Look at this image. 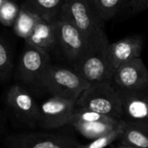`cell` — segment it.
<instances>
[{
	"mask_svg": "<svg viewBox=\"0 0 148 148\" xmlns=\"http://www.w3.org/2000/svg\"><path fill=\"white\" fill-rule=\"evenodd\" d=\"M60 12L82 33L92 50L105 49L110 44L104 31V21L95 12L92 0H64Z\"/></svg>",
	"mask_w": 148,
	"mask_h": 148,
	"instance_id": "cell-1",
	"label": "cell"
},
{
	"mask_svg": "<svg viewBox=\"0 0 148 148\" xmlns=\"http://www.w3.org/2000/svg\"><path fill=\"white\" fill-rule=\"evenodd\" d=\"M91 83L72 69L49 64L40 79L38 87L51 96L77 100Z\"/></svg>",
	"mask_w": 148,
	"mask_h": 148,
	"instance_id": "cell-2",
	"label": "cell"
},
{
	"mask_svg": "<svg viewBox=\"0 0 148 148\" xmlns=\"http://www.w3.org/2000/svg\"><path fill=\"white\" fill-rule=\"evenodd\" d=\"M76 106L88 108L117 119H122V106L112 79L91 83L76 100Z\"/></svg>",
	"mask_w": 148,
	"mask_h": 148,
	"instance_id": "cell-3",
	"label": "cell"
},
{
	"mask_svg": "<svg viewBox=\"0 0 148 148\" xmlns=\"http://www.w3.org/2000/svg\"><path fill=\"white\" fill-rule=\"evenodd\" d=\"M5 145L6 148H77L79 142L72 133L31 132L10 134Z\"/></svg>",
	"mask_w": 148,
	"mask_h": 148,
	"instance_id": "cell-4",
	"label": "cell"
},
{
	"mask_svg": "<svg viewBox=\"0 0 148 148\" xmlns=\"http://www.w3.org/2000/svg\"><path fill=\"white\" fill-rule=\"evenodd\" d=\"M52 23L56 35V46L60 48L64 56L71 64L92 50L86 38L65 15L60 12Z\"/></svg>",
	"mask_w": 148,
	"mask_h": 148,
	"instance_id": "cell-5",
	"label": "cell"
},
{
	"mask_svg": "<svg viewBox=\"0 0 148 148\" xmlns=\"http://www.w3.org/2000/svg\"><path fill=\"white\" fill-rule=\"evenodd\" d=\"M107 47L88 51L72 64L73 69L90 83L112 79L115 68L108 57Z\"/></svg>",
	"mask_w": 148,
	"mask_h": 148,
	"instance_id": "cell-6",
	"label": "cell"
},
{
	"mask_svg": "<svg viewBox=\"0 0 148 148\" xmlns=\"http://www.w3.org/2000/svg\"><path fill=\"white\" fill-rule=\"evenodd\" d=\"M76 101L51 96L39 106L38 125L45 130H57L71 125Z\"/></svg>",
	"mask_w": 148,
	"mask_h": 148,
	"instance_id": "cell-7",
	"label": "cell"
},
{
	"mask_svg": "<svg viewBox=\"0 0 148 148\" xmlns=\"http://www.w3.org/2000/svg\"><path fill=\"white\" fill-rule=\"evenodd\" d=\"M49 64L50 57L46 51L26 44L18 64L19 79L28 86L38 87Z\"/></svg>",
	"mask_w": 148,
	"mask_h": 148,
	"instance_id": "cell-8",
	"label": "cell"
},
{
	"mask_svg": "<svg viewBox=\"0 0 148 148\" xmlns=\"http://www.w3.org/2000/svg\"><path fill=\"white\" fill-rule=\"evenodd\" d=\"M6 105L23 123L31 127L38 125L39 106L32 94L19 85L12 86L6 95Z\"/></svg>",
	"mask_w": 148,
	"mask_h": 148,
	"instance_id": "cell-9",
	"label": "cell"
},
{
	"mask_svg": "<svg viewBox=\"0 0 148 148\" xmlns=\"http://www.w3.org/2000/svg\"><path fill=\"white\" fill-rule=\"evenodd\" d=\"M116 87L122 106V119L148 126V88L130 90Z\"/></svg>",
	"mask_w": 148,
	"mask_h": 148,
	"instance_id": "cell-10",
	"label": "cell"
},
{
	"mask_svg": "<svg viewBox=\"0 0 148 148\" xmlns=\"http://www.w3.org/2000/svg\"><path fill=\"white\" fill-rule=\"evenodd\" d=\"M112 80L116 86L123 89H147L148 69L141 58H135L116 68Z\"/></svg>",
	"mask_w": 148,
	"mask_h": 148,
	"instance_id": "cell-11",
	"label": "cell"
},
{
	"mask_svg": "<svg viewBox=\"0 0 148 148\" xmlns=\"http://www.w3.org/2000/svg\"><path fill=\"white\" fill-rule=\"evenodd\" d=\"M143 45V38L140 35H131L117 42L110 43L107 54L115 70L125 62L140 58Z\"/></svg>",
	"mask_w": 148,
	"mask_h": 148,
	"instance_id": "cell-12",
	"label": "cell"
},
{
	"mask_svg": "<svg viewBox=\"0 0 148 148\" xmlns=\"http://www.w3.org/2000/svg\"><path fill=\"white\" fill-rule=\"evenodd\" d=\"M25 43L46 51L54 48L56 46V35L52 21L50 22L39 18Z\"/></svg>",
	"mask_w": 148,
	"mask_h": 148,
	"instance_id": "cell-13",
	"label": "cell"
},
{
	"mask_svg": "<svg viewBox=\"0 0 148 148\" xmlns=\"http://www.w3.org/2000/svg\"><path fill=\"white\" fill-rule=\"evenodd\" d=\"M64 3V0H25L21 7L51 22L58 16Z\"/></svg>",
	"mask_w": 148,
	"mask_h": 148,
	"instance_id": "cell-14",
	"label": "cell"
},
{
	"mask_svg": "<svg viewBox=\"0 0 148 148\" xmlns=\"http://www.w3.org/2000/svg\"><path fill=\"white\" fill-rule=\"evenodd\" d=\"M119 143L136 148H148V126L125 121Z\"/></svg>",
	"mask_w": 148,
	"mask_h": 148,
	"instance_id": "cell-15",
	"label": "cell"
},
{
	"mask_svg": "<svg viewBox=\"0 0 148 148\" xmlns=\"http://www.w3.org/2000/svg\"><path fill=\"white\" fill-rule=\"evenodd\" d=\"M121 121L122 119L110 122H73L71 125L83 137L92 140L115 130L120 125Z\"/></svg>",
	"mask_w": 148,
	"mask_h": 148,
	"instance_id": "cell-16",
	"label": "cell"
},
{
	"mask_svg": "<svg viewBox=\"0 0 148 148\" xmlns=\"http://www.w3.org/2000/svg\"><path fill=\"white\" fill-rule=\"evenodd\" d=\"M38 19L39 17L38 15L25 8L20 7L18 15L12 27L18 37L26 40L32 32Z\"/></svg>",
	"mask_w": 148,
	"mask_h": 148,
	"instance_id": "cell-17",
	"label": "cell"
},
{
	"mask_svg": "<svg viewBox=\"0 0 148 148\" xmlns=\"http://www.w3.org/2000/svg\"><path fill=\"white\" fill-rule=\"evenodd\" d=\"M126 0H92L98 16L105 22L115 17L125 7Z\"/></svg>",
	"mask_w": 148,
	"mask_h": 148,
	"instance_id": "cell-18",
	"label": "cell"
},
{
	"mask_svg": "<svg viewBox=\"0 0 148 148\" xmlns=\"http://www.w3.org/2000/svg\"><path fill=\"white\" fill-rule=\"evenodd\" d=\"M124 128H125V120L122 119L120 125L115 130L112 131L111 132L106 135L92 139L88 144H85V145L79 144L77 146V148H106V146L110 145L114 141L119 139V138L120 137V135L124 131Z\"/></svg>",
	"mask_w": 148,
	"mask_h": 148,
	"instance_id": "cell-19",
	"label": "cell"
},
{
	"mask_svg": "<svg viewBox=\"0 0 148 148\" xmlns=\"http://www.w3.org/2000/svg\"><path fill=\"white\" fill-rule=\"evenodd\" d=\"M115 120H118V119L112 118L110 116H107V115L101 114L99 112L90 110L88 108L76 106V108L74 110L71 124L73 122H99V121L110 122V121H115Z\"/></svg>",
	"mask_w": 148,
	"mask_h": 148,
	"instance_id": "cell-20",
	"label": "cell"
},
{
	"mask_svg": "<svg viewBox=\"0 0 148 148\" xmlns=\"http://www.w3.org/2000/svg\"><path fill=\"white\" fill-rule=\"evenodd\" d=\"M13 63L11 50L7 43L0 38V79L5 80L11 77Z\"/></svg>",
	"mask_w": 148,
	"mask_h": 148,
	"instance_id": "cell-21",
	"label": "cell"
},
{
	"mask_svg": "<svg viewBox=\"0 0 148 148\" xmlns=\"http://www.w3.org/2000/svg\"><path fill=\"white\" fill-rule=\"evenodd\" d=\"M20 7L15 0H4L0 6V23L5 26H12Z\"/></svg>",
	"mask_w": 148,
	"mask_h": 148,
	"instance_id": "cell-22",
	"label": "cell"
},
{
	"mask_svg": "<svg viewBox=\"0 0 148 148\" xmlns=\"http://www.w3.org/2000/svg\"><path fill=\"white\" fill-rule=\"evenodd\" d=\"M125 7L133 14L139 13L148 9V0H126Z\"/></svg>",
	"mask_w": 148,
	"mask_h": 148,
	"instance_id": "cell-23",
	"label": "cell"
},
{
	"mask_svg": "<svg viewBox=\"0 0 148 148\" xmlns=\"http://www.w3.org/2000/svg\"><path fill=\"white\" fill-rule=\"evenodd\" d=\"M115 148H136L133 146H130V145H122L120 143H119V145H117L115 146Z\"/></svg>",
	"mask_w": 148,
	"mask_h": 148,
	"instance_id": "cell-24",
	"label": "cell"
},
{
	"mask_svg": "<svg viewBox=\"0 0 148 148\" xmlns=\"http://www.w3.org/2000/svg\"><path fill=\"white\" fill-rule=\"evenodd\" d=\"M3 2H4V0H0V6H1V5L3 4Z\"/></svg>",
	"mask_w": 148,
	"mask_h": 148,
	"instance_id": "cell-25",
	"label": "cell"
}]
</instances>
